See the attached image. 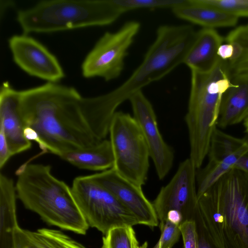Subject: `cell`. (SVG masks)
Instances as JSON below:
<instances>
[{
    "instance_id": "cell-1",
    "label": "cell",
    "mask_w": 248,
    "mask_h": 248,
    "mask_svg": "<svg viewBox=\"0 0 248 248\" xmlns=\"http://www.w3.org/2000/svg\"><path fill=\"white\" fill-rule=\"evenodd\" d=\"M19 108L26 138L60 157L106 139L117 111L101 95L49 82L20 91Z\"/></svg>"
},
{
    "instance_id": "cell-2",
    "label": "cell",
    "mask_w": 248,
    "mask_h": 248,
    "mask_svg": "<svg viewBox=\"0 0 248 248\" xmlns=\"http://www.w3.org/2000/svg\"><path fill=\"white\" fill-rule=\"evenodd\" d=\"M218 248H248V173L233 168L198 198Z\"/></svg>"
},
{
    "instance_id": "cell-3",
    "label": "cell",
    "mask_w": 248,
    "mask_h": 248,
    "mask_svg": "<svg viewBox=\"0 0 248 248\" xmlns=\"http://www.w3.org/2000/svg\"><path fill=\"white\" fill-rule=\"evenodd\" d=\"M16 174L17 197L25 208L51 225L78 234L86 233L89 226L71 188L52 174L50 165L26 163Z\"/></svg>"
},
{
    "instance_id": "cell-4",
    "label": "cell",
    "mask_w": 248,
    "mask_h": 248,
    "mask_svg": "<svg viewBox=\"0 0 248 248\" xmlns=\"http://www.w3.org/2000/svg\"><path fill=\"white\" fill-rule=\"evenodd\" d=\"M132 11L129 0H49L18 11L25 34L111 24Z\"/></svg>"
},
{
    "instance_id": "cell-5",
    "label": "cell",
    "mask_w": 248,
    "mask_h": 248,
    "mask_svg": "<svg viewBox=\"0 0 248 248\" xmlns=\"http://www.w3.org/2000/svg\"><path fill=\"white\" fill-rule=\"evenodd\" d=\"M190 83L185 119L189 139V158L197 169L207 155L223 95L233 83L227 62L220 59L209 72L191 71Z\"/></svg>"
},
{
    "instance_id": "cell-6",
    "label": "cell",
    "mask_w": 248,
    "mask_h": 248,
    "mask_svg": "<svg viewBox=\"0 0 248 248\" xmlns=\"http://www.w3.org/2000/svg\"><path fill=\"white\" fill-rule=\"evenodd\" d=\"M195 33L190 25L159 27L141 62L125 81L107 93L108 96L119 106L135 93L166 76L183 63Z\"/></svg>"
},
{
    "instance_id": "cell-7",
    "label": "cell",
    "mask_w": 248,
    "mask_h": 248,
    "mask_svg": "<svg viewBox=\"0 0 248 248\" xmlns=\"http://www.w3.org/2000/svg\"><path fill=\"white\" fill-rule=\"evenodd\" d=\"M109 141L114 156L113 168L135 185H145L149 168L150 154L143 134L134 117L116 111L111 120Z\"/></svg>"
},
{
    "instance_id": "cell-8",
    "label": "cell",
    "mask_w": 248,
    "mask_h": 248,
    "mask_svg": "<svg viewBox=\"0 0 248 248\" xmlns=\"http://www.w3.org/2000/svg\"><path fill=\"white\" fill-rule=\"evenodd\" d=\"M71 188L89 226L104 235L116 227L139 224L136 216L129 209L89 175L76 177Z\"/></svg>"
},
{
    "instance_id": "cell-9",
    "label": "cell",
    "mask_w": 248,
    "mask_h": 248,
    "mask_svg": "<svg viewBox=\"0 0 248 248\" xmlns=\"http://www.w3.org/2000/svg\"><path fill=\"white\" fill-rule=\"evenodd\" d=\"M140 28L139 22L131 20L115 32H105L83 62V77H100L107 81L118 78L124 69L125 59Z\"/></svg>"
},
{
    "instance_id": "cell-10",
    "label": "cell",
    "mask_w": 248,
    "mask_h": 248,
    "mask_svg": "<svg viewBox=\"0 0 248 248\" xmlns=\"http://www.w3.org/2000/svg\"><path fill=\"white\" fill-rule=\"evenodd\" d=\"M196 170L189 158L185 160L169 183L161 187L152 203L160 223L166 221L170 211L181 213L183 222L193 220L199 206Z\"/></svg>"
},
{
    "instance_id": "cell-11",
    "label": "cell",
    "mask_w": 248,
    "mask_h": 248,
    "mask_svg": "<svg viewBox=\"0 0 248 248\" xmlns=\"http://www.w3.org/2000/svg\"><path fill=\"white\" fill-rule=\"evenodd\" d=\"M248 151L243 139L227 134L217 127L211 137L206 166L196 173L198 199L223 176L234 168Z\"/></svg>"
},
{
    "instance_id": "cell-12",
    "label": "cell",
    "mask_w": 248,
    "mask_h": 248,
    "mask_svg": "<svg viewBox=\"0 0 248 248\" xmlns=\"http://www.w3.org/2000/svg\"><path fill=\"white\" fill-rule=\"evenodd\" d=\"M133 117L138 124L147 143L157 176L163 179L169 172L173 162L172 149L164 140L159 132L153 107L142 91L131 96Z\"/></svg>"
},
{
    "instance_id": "cell-13",
    "label": "cell",
    "mask_w": 248,
    "mask_h": 248,
    "mask_svg": "<svg viewBox=\"0 0 248 248\" xmlns=\"http://www.w3.org/2000/svg\"><path fill=\"white\" fill-rule=\"evenodd\" d=\"M8 43L15 62L29 75L54 83L64 77L56 57L34 38L15 35Z\"/></svg>"
},
{
    "instance_id": "cell-14",
    "label": "cell",
    "mask_w": 248,
    "mask_h": 248,
    "mask_svg": "<svg viewBox=\"0 0 248 248\" xmlns=\"http://www.w3.org/2000/svg\"><path fill=\"white\" fill-rule=\"evenodd\" d=\"M89 176L129 209L139 224L151 228L158 225V219L153 204L144 194L142 187L123 178L113 168Z\"/></svg>"
},
{
    "instance_id": "cell-15",
    "label": "cell",
    "mask_w": 248,
    "mask_h": 248,
    "mask_svg": "<svg viewBox=\"0 0 248 248\" xmlns=\"http://www.w3.org/2000/svg\"><path fill=\"white\" fill-rule=\"evenodd\" d=\"M20 91L7 81L0 90V129L5 136L12 156L30 149L31 140L24 135V126L19 111Z\"/></svg>"
},
{
    "instance_id": "cell-16",
    "label": "cell",
    "mask_w": 248,
    "mask_h": 248,
    "mask_svg": "<svg viewBox=\"0 0 248 248\" xmlns=\"http://www.w3.org/2000/svg\"><path fill=\"white\" fill-rule=\"evenodd\" d=\"M223 40L215 29L202 28L196 31L183 63L190 71L202 73L211 71L220 60L217 51Z\"/></svg>"
},
{
    "instance_id": "cell-17",
    "label": "cell",
    "mask_w": 248,
    "mask_h": 248,
    "mask_svg": "<svg viewBox=\"0 0 248 248\" xmlns=\"http://www.w3.org/2000/svg\"><path fill=\"white\" fill-rule=\"evenodd\" d=\"M171 9L177 17L202 28L233 27L238 20V17L206 4L203 0H181Z\"/></svg>"
},
{
    "instance_id": "cell-18",
    "label": "cell",
    "mask_w": 248,
    "mask_h": 248,
    "mask_svg": "<svg viewBox=\"0 0 248 248\" xmlns=\"http://www.w3.org/2000/svg\"><path fill=\"white\" fill-rule=\"evenodd\" d=\"M233 83L224 93L217 126L225 128L248 117V76L231 78Z\"/></svg>"
},
{
    "instance_id": "cell-19",
    "label": "cell",
    "mask_w": 248,
    "mask_h": 248,
    "mask_svg": "<svg viewBox=\"0 0 248 248\" xmlns=\"http://www.w3.org/2000/svg\"><path fill=\"white\" fill-rule=\"evenodd\" d=\"M16 185L12 179L0 174V248H14L18 225L16 211Z\"/></svg>"
},
{
    "instance_id": "cell-20",
    "label": "cell",
    "mask_w": 248,
    "mask_h": 248,
    "mask_svg": "<svg viewBox=\"0 0 248 248\" xmlns=\"http://www.w3.org/2000/svg\"><path fill=\"white\" fill-rule=\"evenodd\" d=\"M61 158L78 168L94 171L108 170L114 164L111 145L107 139L93 146L65 154Z\"/></svg>"
},
{
    "instance_id": "cell-21",
    "label": "cell",
    "mask_w": 248,
    "mask_h": 248,
    "mask_svg": "<svg viewBox=\"0 0 248 248\" xmlns=\"http://www.w3.org/2000/svg\"><path fill=\"white\" fill-rule=\"evenodd\" d=\"M14 248H65L57 240L38 230L36 232L19 227L14 235Z\"/></svg>"
},
{
    "instance_id": "cell-22",
    "label": "cell",
    "mask_w": 248,
    "mask_h": 248,
    "mask_svg": "<svg viewBox=\"0 0 248 248\" xmlns=\"http://www.w3.org/2000/svg\"><path fill=\"white\" fill-rule=\"evenodd\" d=\"M147 242L140 246L132 226L110 230L102 238V248H147Z\"/></svg>"
},
{
    "instance_id": "cell-23",
    "label": "cell",
    "mask_w": 248,
    "mask_h": 248,
    "mask_svg": "<svg viewBox=\"0 0 248 248\" xmlns=\"http://www.w3.org/2000/svg\"><path fill=\"white\" fill-rule=\"evenodd\" d=\"M212 6L229 15L239 17H248V0H203Z\"/></svg>"
},
{
    "instance_id": "cell-24",
    "label": "cell",
    "mask_w": 248,
    "mask_h": 248,
    "mask_svg": "<svg viewBox=\"0 0 248 248\" xmlns=\"http://www.w3.org/2000/svg\"><path fill=\"white\" fill-rule=\"evenodd\" d=\"M160 238L153 248H172L181 234L179 225L166 220L160 223Z\"/></svg>"
},
{
    "instance_id": "cell-25",
    "label": "cell",
    "mask_w": 248,
    "mask_h": 248,
    "mask_svg": "<svg viewBox=\"0 0 248 248\" xmlns=\"http://www.w3.org/2000/svg\"><path fill=\"white\" fill-rule=\"evenodd\" d=\"M193 220L196 225L198 248H218L207 230L199 206L195 212Z\"/></svg>"
},
{
    "instance_id": "cell-26",
    "label": "cell",
    "mask_w": 248,
    "mask_h": 248,
    "mask_svg": "<svg viewBox=\"0 0 248 248\" xmlns=\"http://www.w3.org/2000/svg\"><path fill=\"white\" fill-rule=\"evenodd\" d=\"M184 248H198V234L194 220H186L179 226Z\"/></svg>"
},
{
    "instance_id": "cell-27",
    "label": "cell",
    "mask_w": 248,
    "mask_h": 248,
    "mask_svg": "<svg viewBox=\"0 0 248 248\" xmlns=\"http://www.w3.org/2000/svg\"><path fill=\"white\" fill-rule=\"evenodd\" d=\"M39 230L42 232L58 241L65 248H86L83 245L60 231L46 228Z\"/></svg>"
},
{
    "instance_id": "cell-28",
    "label": "cell",
    "mask_w": 248,
    "mask_h": 248,
    "mask_svg": "<svg viewBox=\"0 0 248 248\" xmlns=\"http://www.w3.org/2000/svg\"><path fill=\"white\" fill-rule=\"evenodd\" d=\"M230 78L238 76H248V48L234 64L228 65Z\"/></svg>"
},
{
    "instance_id": "cell-29",
    "label": "cell",
    "mask_w": 248,
    "mask_h": 248,
    "mask_svg": "<svg viewBox=\"0 0 248 248\" xmlns=\"http://www.w3.org/2000/svg\"><path fill=\"white\" fill-rule=\"evenodd\" d=\"M12 156L3 131L0 129V168L2 169Z\"/></svg>"
},
{
    "instance_id": "cell-30",
    "label": "cell",
    "mask_w": 248,
    "mask_h": 248,
    "mask_svg": "<svg viewBox=\"0 0 248 248\" xmlns=\"http://www.w3.org/2000/svg\"><path fill=\"white\" fill-rule=\"evenodd\" d=\"M233 54V46L231 43L228 42L222 43L217 51V55L219 58L227 63H229L231 61Z\"/></svg>"
},
{
    "instance_id": "cell-31",
    "label": "cell",
    "mask_w": 248,
    "mask_h": 248,
    "mask_svg": "<svg viewBox=\"0 0 248 248\" xmlns=\"http://www.w3.org/2000/svg\"><path fill=\"white\" fill-rule=\"evenodd\" d=\"M234 168L248 173V151L238 160Z\"/></svg>"
},
{
    "instance_id": "cell-32",
    "label": "cell",
    "mask_w": 248,
    "mask_h": 248,
    "mask_svg": "<svg viewBox=\"0 0 248 248\" xmlns=\"http://www.w3.org/2000/svg\"><path fill=\"white\" fill-rule=\"evenodd\" d=\"M244 126L245 127L246 131L248 133V117L244 121Z\"/></svg>"
},
{
    "instance_id": "cell-33",
    "label": "cell",
    "mask_w": 248,
    "mask_h": 248,
    "mask_svg": "<svg viewBox=\"0 0 248 248\" xmlns=\"http://www.w3.org/2000/svg\"><path fill=\"white\" fill-rule=\"evenodd\" d=\"M245 142L248 145V133L243 138Z\"/></svg>"
}]
</instances>
